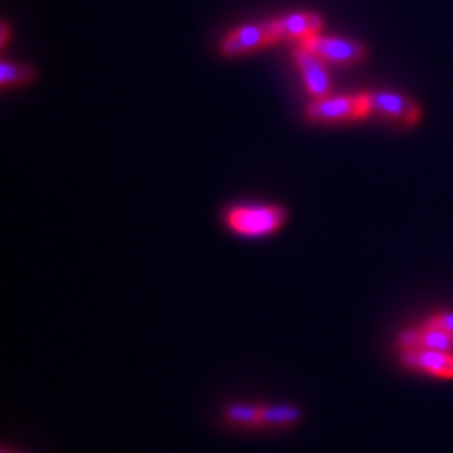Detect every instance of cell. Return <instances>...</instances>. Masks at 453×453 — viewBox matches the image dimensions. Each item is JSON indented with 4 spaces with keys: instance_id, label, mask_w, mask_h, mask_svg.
Returning <instances> with one entry per match:
<instances>
[{
    "instance_id": "cell-11",
    "label": "cell",
    "mask_w": 453,
    "mask_h": 453,
    "mask_svg": "<svg viewBox=\"0 0 453 453\" xmlns=\"http://www.w3.org/2000/svg\"><path fill=\"white\" fill-rule=\"evenodd\" d=\"M261 412L259 404H231L225 410V418L236 425H261Z\"/></svg>"
},
{
    "instance_id": "cell-12",
    "label": "cell",
    "mask_w": 453,
    "mask_h": 453,
    "mask_svg": "<svg viewBox=\"0 0 453 453\" xmlns=\"http://www.w3.org/2000/svg\"><path fill=\"white\" fill-rule=\"evenodd\" d=\"M35 70L31 66H23V65H12L10 61L0 63V83L8 88V85H18L25 83L28 80H33Z\"/></svg>"
},
{
    "instance_id": "cell-6",
    "label": "cell",
    "mask_w": 453,
    "mask_h": 453,
    "mask_svg": "<svg viewBox=\"0 0 453 453\" xmlns=\"http://www.w3.org/2000/svg\"><path fill=\"white\" fill-rule=\"evenodd\" d=\"M276 40L274 33V23H261V25H251L244 27L234 31L229 38L223 42L221 51L223 55H240L246 53L250 50L261 48L265 44H271V42Z\"/></svg>"
},
{
    "instance_id": "cell-14",
    "label": "cell",
    "mask_w": 453,
    "mask_h": 453,
    "mask_svg": "<svg viewBox=\"0 0 453 453\" xmlns=\"http://www.w3.org/2000/svg\"><path fill=\"white\" fill-rule=\"evenodd\" d=\"M6 42H8V25L4 23V25H3V40H0V46L4 48Z\"/></svg>"
},
{
    "instance_id": "cell-15",
    "label": "cell",
    "mask_w": 453,
    "mask_h": 453,
    "mask_svg": "<svg viewBox=\"0 0 453 453\" xmlns=\"http://www.w3.org/2000/svg\"><path fill=\"white\" fill-rule=\"evenodd\" d=\"M0 453H13V451H10V449H6V448H4V449H3V451H0Z\"/></svg>"
},
{
    "instance_id": "cell-2",
    "label": "cell",
    "mask_w": 453,
    "mask_h": 453,
    "mask_svg": "<svg viewBox=\"0 0 453 453\" xmlns=\"http://www.w3.org/2000/svg\"><path fill=\"white\" fill-rule=\"evenodd\" d=\"M371 113L366 103V95L356 96H338L321 98V101L310 104L306 116L311 121H338V119H357Z\"/></svg>"
},
{
    "instance_id": "cell-1",
    "label": "cell",
    "mask_w": 453,
    "mask_h": 453,
    "mask_svg": "<svg viewBox=\"0 0 453 453\" xmlns=\"http://www.w3.org/2000/svg\"><path fill=\"white\" fill-rule=\"evenodd\" d=\"M225 219L238 234L265 236L280 229L286 221V210L278 206H242L229 210Z\"/></svg>"
},
{
    "instance_id": "cell-10",
    "label": "cell",
    "mask_w": 453,
    "mask_h": 453,
    "mask_svg": "<svg viewBox=\"0 0 453 453\" xmlns=\"http://www.w3.org/2000/svg\"><path fill=\"white\" fill-rule=\"evenodd\" d=\"M303 418V412L293 404H274V406H263L261 412V425H274V427H286L293 425Z\"/></svg>"
},
{
    "instance_id": "cell-4",
    "label": "cell",
    "mask_w": 453,
    "mask_h": 453,
    "mask_svg": "<svg viewBox=\"0 0 453 453\" xmlns=\"http://www.w3.org/2000/svg\"><path fill=\"white\" fill-rule=\"evenodd\" d=\"M401 351V359L406 366L416 368L419 372L431 374L436 378H453V353L438 351L431 348H410Z\"/></svg>"
},
{
    "instance_id": "cell-13",
    "label": "cell",
    "mask_w": 453,
    "mask_h": 453,
    "mask_svg": "<svg viewBox=\"0 0 453 453\" xmlns=\"http://www.w3.org/2000/svg\"><path fill=\"white\" fill-rule=\"evenodd\" d=\"M427 323L453 334V311H438V314H434L427 319Z\"/></svg>"
},
{
    "instance_id": "cell-7",
    "label": "cell",
    "mask_w": 453,
    "mask_h": 453,
    "mask_svg": "<svg viewBox=\"0 0 453 453\" xmlns=\"http://www.w3.org/2000/svg\"><path fill=\"white\" fill-rule=\"evenodd\" d=\"M396 344H399L401 349L431 348L438 351L453 353V334L441 327H434V325L425 323L418 329L403 331L399 338H396Z\"/></svg>"
},
{
    "instance_id": "cell-5",
    "label": "cell",
    "mask_w": 453,
    "mask_h": 453,
    "mask_svg": "<svg viewBox=\"0 0 453 453\" xmlns=\"http://www.w3.org/2000/svg\"><path fill=\"white\" fill-rule=\"evenodd\" d=\"M366 103L371 111L384 113V116L395 118L406 125H414L421 118V110L418 104L396 93H368Z\"/></svg>"
},
{
    "instance_id": "cell-8",
    "label": "cell",
    "mask_w": 453,
    "mask_h": 453,
    "mask_svg": "<svg viewBox=\"0 0 453 453\" xmlns=\"http://www.w3.org/2000/svg\"><path fill=\"white\" fill-rule=\"evenodd\" d=\"M295 61L303 70L308 91L318 98H327L331 91V80L327 70L321 65L319 57L316 53H311L304 44H301L299 48H295Z\"/></svg>"
},
{
    "instance_id": "cell-3",
    "label": "cell",
    "mask_w": 453,
    "mask_h": 453,
    "mask_svg": "<svg viewBox=\"0 0 453 453\" xmlns=\"http://www.w3.org/2000/svg\"><path fill=\"white\" fill-rule=\"evenodd\" d=\"M303 44L316 53L319 59L333 63H356L365 57V48L357 42L342 38H325L319 35H311L303 40Z\"/></svg>"
},
{
    "instance_id": "cell-9",
    "label": "cell",
    "mask_w": 453,
    "mask_h": 453,
    "mask_svg": "<svg viewBox=\"0 0 453 453\" xmlns=\"http://www.w3.org/2000/svg\"><path fill=\"white\" fill-rule=\"evenodd\" d=\"M274 23V33H276V40L281 38H301L304 40L306 36L318 35V31L321 28L323 21L316 13H293V16L281 18Z\"/></svg>"
}]
</instances>
